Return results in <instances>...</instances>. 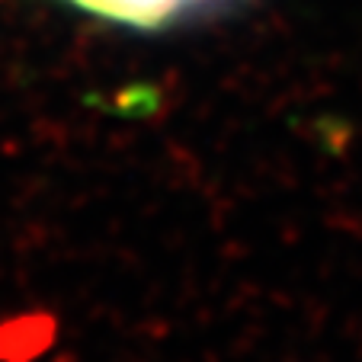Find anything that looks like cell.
Masks as SVG:
<instances>
[{"label": "cell", "instance_id": "obj_1", "mask_svg": "<svg viewBox=\"0 0 362 362\" xmlns=\"http://www.w3.org/2000/svg\"><path fill=\"white\" fill-rule=\"evenodd\" d=\"M71 4L103 20L122 23V26L160 29L167 23H177L180 16L209 7L215 0H71Z\"/></svg>", "mask_w": 362, "mask_h": 362}]
</instances>
